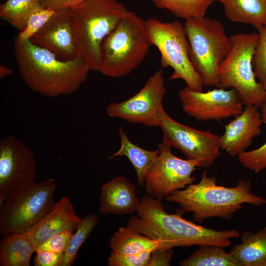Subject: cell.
Returning a JSON list of instances; mask_svg holds the SVG:
<instances>
[{
    "label": "cell",
    "instance_id": "obj_1",
    "mask_svg": "<svg viewBox=\"0 0 266 266\" xmlns=\"http://www.w3.org/2000/svg\"><path fill=\"white\" fill-rule=\"evenodd\" d=\"M136 215L131 216L127 226L155 240L161 241L164 249L174 247L211 245L224 248L231 239L240 234L235 229L217 231L186 220L177 212H166L161 200L146 194L140 199Z\"/></svg>",
    "mask_w": 266,
    "mask_h": 266
},
{
    "label": "cell",
    "instance_id": "obj_2",
    "mask_svg": "<svg viewBox=\"0 0 266 266\" xmlns=\"http://www.w3.org/2000/svg\"><path fill=\"white\" fill-rule=\"evenodd\" d=\"M14 55L21 78L33 91L47 97L68 95L86 82L90 71L80 58L67 60L33 43L15 38Z\"/></svg>",
    "mask_w": 266,
    "mask_h": 266
},
{
    "label": "cell",
    "instance_id": "obj_3",
    "mask_svg": "<svg viewBox=\"0 0 266 266\" xmlns=\"http://www.w3.org/2000/svg\"><path fill=\"white\" fill-rule=\"evenodd\" d=\"M166 200L178 204L181 214L192 213L194 221L199 223L211 217L230 220L244 203L266 204V200L252 192L249 180L242 179L236 186L227 187L218 185L216 178L208 176L206 170L198 183L173 192Z\"/></svg>",
    "mask_w": 266,
    "mask_h": 266
},
{
    "label": "cell",
    "instance_id": "obj_4",
    "mask_svg": "<svg viewBox=\"0 0 266 266\" xmlns=\"http://www.w3.org/2000/svg\"><path fill=\"white\" fill-rule=\"evenodd\" d=\"M130 11L117 0H86L70 9L77 57L90 71H100L101 46Z\"/></svg>",
    "mask_w": 266,
    "mask_h": 266
},
{
    "label": "cell",
    "instance_id": "obj_5",
    "mask_svg": "<svg viewBox=\"0 0 266 266\" xmlns=\"http://www.w3.org/2000/svg\"><path fill=\"white\" fill-rule=\"evenodd\" d=\"M151 45L146 20L130 11L103 40L99 72L114 78L130 74L143 62Z\"/></svg>",
    "mask_w": 266,
    "mask_h": 266
},
{
    "label": "cell",
    "instance_id": "obj_6",
    "mask_svg": "<svg viewBox=\"0 0 266 266\" xmlns=\"http://www.w3.org/2000/svg\"><path fill=\"white\" fill-rule=\"evenodd\" d=\"M190 59L204 85L219 88L218 71L231 48L230 37L219 21L204 17L185 20Z\"/></svg>",
    "mask_w": 266,
    "mask_h": 266
},
{
    "label": "cell",
    "instance_id": "obj_7",
    "mask_svg": "<svg viewBox=\"0 0 266 266\" xmlns=\"http://www.w3.org/2000/svg\"><path fill=\"white\" fill-rule=\"evenodd\" d=\"M230 37L231 48L218 69L219 88L234 89L244 105L261 108L266 101V90L256 78L253 66L258 34L253 32Z\"/></svg>",
    "mask_w": 266,
    "mask_h": 266
},
{
    "label": "cell",
    "instance_id": "obj_8",
    "mask_svg": "<svg viewBox=\"0 0 266 266\" xmlns=\"http://www.w3.org/2000/svg\"><path fill=\"white\" fill-rule=\"evenodd\" d=\"M55 180L48 178L15 189L0 203V233H23L36 223L54 204Z\"/></svg>",
    "mask_w": 266,
    "mask_h": 266
},
{
    "label": "cell",
    "instance_id": "obj_9",
    "mask_svg": "<svg viewBox=\"0 0 266 266\" xmlns=\"http://www.w3.org/2000/svg\"><path fill=\"white\" fill-rule=\"evenodd\" d=\"M151 45L161 54L162 67H171L170 79H181L191 90L202 92V79L190 59V44L184 26L177 20L162 22L155 17L146 20Z\"/></svg>",
    "mask_w": 266,
    "mask_h": 266
},
{
    "label": "cell",
    "instance_id": "obj_10",
    "mask_svg": "<svg viewBox=\"0 0 266 266\" xmlns=\"http://www.w3.org/2000/svg\"><path fill=\"white\" fill-rule=\"evenodd\" d=\"M158 126L163 133L162 143L178 149L187 159L200 161L201 167L210 166L220 156L221 135L177 122L163 106L158 114Z\"/></svg>",
    "mask_w": 266,
    "mask_h": 266
},
{
    "label": "cell",
    "instance_id": "obj_11",
    "mask_svg": "<svg viewBox=\"0 0 266 266\" xmlns=\"http://www.w3.org/2000/svg\"><path fill=\"white\" fill-rule=\"evenodd\" d=\"M171 149L162 143L159 145V154L145 177L146 194L160 200L192 184L193 172L201 167L200 161L180 158Z\"/></svg>",
    "mask_w": 266,
    "mask_h": 266
},
{
    "label": "cell",
    "instance_id": "obj_12",
    "mask_svg": "<svg viewBox=\"0 0 266 266\" xmlns=\"http://www.w3.org/2000/svg\"><path fill=\"white\" fill-rule=\"evenodd\" d=\"M166 92L163 70L159 69L136 94L123 101L107 105V114L132 123L158 126V114Z\"/></svg>",
    "mask_w": 266,
    "mask_h": 266
},
{
    "label": "cell",
    "instance_id": "obj_13",
    "mask_svg": "<svg viewBox=\"0 0 266 266\" xmlns=\"http://www.w3.org/2000/svg\"><path fill=\"white\" fill-rule=\"evenodd\" d=\"M179 97L184 112L200 122L235 117L244 108L237 92L233 88H217L203 92L186 86L179 90Z\"/></svg>",
    "mask_w": 266,
    "mask_h": 266
},
{
    "label": "cell",
    "instance_id": "obj_14",
    "mask_svg": "<svg viewBox=\"0 0 266 266\" xmlns=\"http://www.w3.org/2000/svg\"><path fill=\"white\" fill-rule=\"evenodd\" d=\"M36 163L32 151L17 137L0 141V203L16 188L35 181Z\"/></svg>",
    "mask_w": 266,
    "mask_h": 266
},
{
    "label": "cell",
    "instance_id": "obj_15",
    "mask_svg": "<svg viewBox=\"0 0 266 266\" xmlns=\"http://www.w3.org/2000/svg\"><path fill=\"white\" fill-rule=\"evenodd\" d=\"M29 40L34 44L52 52L61 60H70L77 57L70 9L56 10Z\"/></svg>",
    "mask_w": 266,
    "mask_h": 266
},
{
    "label": "cell",
    "instance_id": "obj_16",
    "mask_svg": "<svg viewBox=\"0 0 266 266\" xmlns=\"http://www.w3.org/2000/svg\"><path fill=\"white\" fill-rule=\"evenodd\" d=\"M260 108L245 106L243 111L225 126L220 138V149L233 157L244 151L261 133L264 123Z\"/></svg>",
    "mask_w": 266,
    "mask_h": 266
},
{
    "label": "cell",
    "instance_id": "obj_17",
    "mask_svg": "<svg viewBox=\"0 0 266 266\" xmlns=\"http://www.w3.org/2000/svg\"><path fill=\"white\" fill-rule=\"evenodd\" d=\"M81 218L75 212L68 196L55 202L51 209L27 231L36 248L53 235L66 230L74 233Z\"/></svg>",
    "mask_w": 266,
    "mask_h": 266
},
{
    "label": "cell",
    "instance_id": "obj_18",
    "mask_svg": "<svg viewBox=\"0 0 266 266\" xmlns=\"http://www.w3.org/2000/svg\"><path fill=\"white\" fill-rule=\"evenodd\" d=\"M140 202L135 185L126 177L117 176L102 186L99 212L102 214H132L137 212Z\"/></svg>",
    "mask_w": 266,
    "mask_h": 266
},
{
    "label": "cell",
    "instance_id": "obj_19",
    "mask_svg": "<svg viewBox=\"0 0 266 266\" xmlns=\"http://www.w3.org/2000/svg\"><path fill=\"white\" fill-rule=\"evenodd\" d=\"M36 249L27 231L2 235L0 241V266H30Z\"/></svg>",
    "mask_w": 266,
    "mask_h": 266
},
{
    "label": "cell",
    "instance_id": "obj_20",
    "mask_svg": "<svg viewBox=\"0 0 266 266\" xmlns=\"http://www.w3.org/2000/svg\"><path fill=\"white\" fill-rule=\"evenodd\" d=\"M222 4L225 16L233 22L244 23L259 30L266 25L264 0H215Z\"/></svg>",
    "mask_w": 266,
    "mask_h": 266
},
{
    "label": "cell",
    "instance_id": "obj_21",
    "mask_svg": "<svg viewBox=\"0 0 266 266\" xmlns=\"http://www.w3.org/2000/svg\"><path fill=\"white\" fill-rule=\"evenodd\" d=\"M241 242L230 251L242 266H266V227L257 232L246 231Z\"/></svg>",
    "mask_w": 266,
    "mask_h": 266
},
{
    "label": "cell",
    "instance_id": "obj_22",
    "mask_svg": "<svg viewBox=\"0 0 266 266\" xmlns=\"http://www.w3.org/2000/svg\"><path fill=\"white\" fill-rule=\"evenodd\" d=\"M111 253L131 255L153 251L162 248L161 241L155 240L131 228L122 227L110 238Z\"/></svg>",
    "mask_w": 266,
    "mask_h": 266
},
{
    "label": "cell",
    "instance_id": "obj_23",
    "mask_svg": "<svg viewBox=\"0 0 266 266\" xmlns=\"http://www.w3.org/2000/svg\"><path fill=\"white\" fill-rule=\"evenodd\" d=\"M119 134L120 147L108 159L112 160L118 156L126 157L134 167L139 186L142 187L144 185L145 175L156 161L159 150H148L133 143L121 128L119 130Z\"/></svg>",
    "mask_w": 266,
    "mask_h": 266
},
{
    "label": "cell",
    "instance_id": "obj_24",
    "mask_svg": "<svg viewBox=\"0 0 266 266\" xmlns=\"http://www.w3.org/2000/svg\"><path fill=\"white\" fill-rule=\"evenodd\" d=\"M224 247L202 245L187 258L179 262L181 266H242Z\"/></svg>",
    "mask_w": 266,
    "mask_h": 266
},
{
    "label": "cell",
    "instance_id": "obj_25",
    "mask_svg": "<svg viewBox=\"0 0 266 266\" xmlns=\"http://www.w3.org/2000/svg\"><path fill=\"white\" fill-rule=\"evenodd\" d=\"M156 7L166 9L185 20L205 17L209 7L215 0H151Z\"/></svg>",
    "mask_w": 266,
    "mask_h": 266
},
{
    "label": "cell",
    "instance_id": "obj_26",
    "mask_svg": "<svg viewBox=\"0 0 266 266\" xmlns=\"http://www.w3.org/2000/svg\"><path fill=\"white\" fill-rule=\"evenodd\" d=\"M40 4L39 0H6L0 5V17L21 32L30 14Z\"/></svg>",
    "mask_w": 266,
    "mask_h": 266
},
{
    "label": "cell",
    "instance_id": "obj_27",
    "mask_svg": "<svg viewBox=\"0 0 266 266\" xmlns=\"http://www.w3.org/2000/svg\"><path fill=\"white\" fill-rule=\"evenodd\" d=\"M99 222V217L95 213H89L81 218L70 238L60 266L72 265L79 249L97 226Z\"/></svg>",
    "mask_w": 266,
    "mask_h": 266
},
{
    "label": "cell",
    "instance_id": "obj_28",
    "mask_svg": "<svg viewBox=\"0 0 266 266\" xmlns=\"http://www.w3.org/2000/svg\"><path fill=\"white\" fill-rule=\"evenodd\" d=\"M56 10L38 6L29 16L25 29L15 37L19 41L29 40L49 20Z\"/></svg>",
    "mask_w": 266,
    "mask_h": 266
},
{
    "label": "cell",
    "instance_id": "obj_29",
    "mask_svg": "<svg viewBox=\"0 0 266 266\" xmlns=\"http://www.w3.org/2000/svg\"><path fill=\"white\" fill-rule=\"evenodd\" d=\"M258 31V39L253 66L256 78L266 90V25Z\"/></svg>",
    "mask_w": 266,
    "mask_h": 266
},
{
    "label": "cell",
    "instance_id": "obj_30",
    "mask_svg": "<svg viewBox=\"0 0 266 266\" xmlns=\"http://www.w3.org/2000/svg\"><path fill=\"white\" fill-rule=\"evenodd\" d=\"M237 158L244 167L256 173L263 170L266 168V141L257 149L239 153Z\"/></svg>",
    "mask_w": 266,
    "mask_h": 266
},
{
    "label": "cell",
    "instance_id": "obj_31",
    "mask_svg": "<svg viewBox=\"0 0 266 266\" xmlns=\"http://www.w3.org/2000/svg\"><path fill=\"white\" fill-rule=\"evenodd\" d=\"M152 252L131 255L110 253L108 258L109 266H148Z\"/></svg>",
    "mask_w": 266,
    "mask_h": 266
},
{
    "label": "cell",
    "instance_id": "obj_32",
    "mask_svg": "<svg viewBox=\"0 0 266 266\" xmlns=\"http://www.w3.org/2000/svg\"><path fill=\"white\" fill-rule=\"evenodd\" d=\"M73 233L72 232L69 230L59 233L39 245L36 249L46 250L56 253H64L68 247Z\"/></svg>",
    "mask_w": 266,
    "mask_h": 266
},
{
    "label": "cell",
    "instance_id": "obj_33",
    "mask_svg": "<svg viewBox=\"0 0 266 266\" xmlns=\"http://www.w3.org/2000/svg\"><path fill=\"white\" fill-rule=\"evenodd\" d=\"M35 253L33 262L34 266H60L64 254L37 249Z\"/></svg>",
    "mask_w": 266,
    "mask_h": 266
},
{
    "label": "cell",
    "instance_id": "obj_34",
    "mask_svg": "<svg viewBox=\"0 0 266 266\" xmlns=\"http://www.w3.org/2000/svg\"><path fill=\"white\" fill-rule=\"evenodd\" d=\"M172 257V249H157L151 253L148 266H169Z\"/></svg>",
    "mask_w": 266,
    "mask_h": 266
},
{
    "label": "cell",
    "instance_id": "obj_35",
    "mask_svg": "<svg viewBox=\"0 0 266 266\" xmlns=\"http://www.w3.org/2000/svg\"><path fill=\"white\" fill-rule=\"evenodd\" d=\"M86 0H39L44 7L54 10L70 9L84 2Z\"/></svg>",
    "mask_w": 266,
    "mask_h": 266
},
{
    "label": "cell",
    "instance_id": "obj_36",
    "mask_svg": "<svg viewBox=\"0 0 266 266\" xmlns=\"http://www.w3.org/2000/svg\"><path fill=\"white\" fill-rule=\"evenodd\" d=\"M12 73L13 71L11 68L4 65L0 66V78L1 79L10 75Z\"/></svg>",
    "mask_w": 266,
    "mask_h": 266
},
{
    "label": "cell",
    "instance_id": "obj_37",
    "mask_svg": "<svg viewBox=\"0 0 266 266\" xmlns=\"http://www.w3.org/2000/svg\"><path fill=\"white\" fill-rule=\"evenodd\" d=\"M261 108V113L262 119L263 120V122L266 124V101L262 106Z\"/></svg>",
    "mask_w": 266,
    "mask_h": 266
},
{
    "label": "cell",
    "instance_id": "obj_38",
    "mask_svg": "<svg viewBox=\"0 0 266 266\" xmlns=\"http://www.w3.org/2000/svg\"><path fill=\"white\" fill-rule=\"evenodd\" d=\"M264 0L266 1V0Z\"/></svg>",
    "mask_w": 266,
    "mask_h": 266
}]
</instances>
